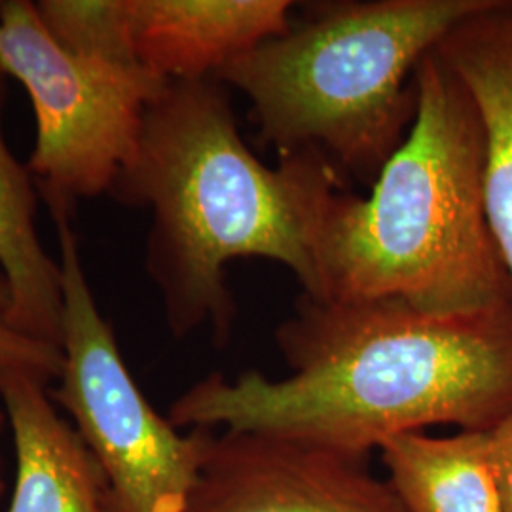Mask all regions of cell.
Returning a JSON list of instances; mask_svg holds the SVG:
<instances>
[{
    "instance_id": "cell-1",
    "label": "cell",
    "mask_w": 512,
    "mask_h": 512,
    "mask_svg": "<svg viewBox=\"0 0 512 512\" xmlns=\"http://www.w3.org/2000/svg\"><path fill=\"white\" fill-rule=\"evenodd\" d=\"M275 342L287 378L211 374L173 403L169 421L368 458L403 433L433 425L490 431L512 414V294L463 313L302 294Z\"/></svg>"
},
{
    "instance_id": "cell-2",
    "label": "cell",
    "mask_w": 512,
    "mask_h": 512,
    "mask_svg": "<svg viewBox=\"0 0 512 512\" xmlns=\"http://www.w3.org/2000/svg\"><path fill=\"white\" fill-rule=\"evenodd\" d=\"M342 190L336 165L313 148L262 164L239 133L226 86L202 78L165 84L109 196L150 213L145 268L169 330L184 338L209 325L222 344L236 317L232 260L277 262L306 296L321 298L319 249Z\"/></svg>"
},
{
    "instance_id": "cell-3",
    "label": "cell",
    "mask_w": 512,
    "mask_h": 512,
    "mask_svg": "<svg viewBox=\"0 0 512 512\" xmlns=\"http://www.w3.org/2000/svg\"><path fill=\"white\" fill-rule=\"evenodd\" d=\"M416 116L368 198L342 190L319 249V300H403L431 313L499 304L512 283L486 215V133L475 99L433 50Z\"/></svg>"
},
{
    "instance_id": "cell-4",
    "label": "cell",
    "mask_w": 512,
    "mask_h": 512,
    "mask_svg": "<svg viewBox=\"0 0 512 512\" xmlns=\"http://www.w3.org/2000/svg\"><path fill=\"white\" fill-rule=\"evenodd\" d=\"M492 0H366L319 6L287 33L224 67L264 141L313 148L376 181L416 116V69L463 19Z\"/></svg>"
},
{
    "instance_id": "cell-5",
    "label": "cell",
    "mask_w": 512,
    "mask_h": 512,
    "mask_svg": "<svg viewBox=\"0 0 512 512\" xmlns=\"http://www.w3.org/2000/svg\"><path fill=\"white\" fill-rule=\"evenodd\" d=\"M54 220L63 277V370L50 397L73 418L101 467L110 512H184L213 429L181 435L150 406L97 308L71 215Z\"/></svg>"
},
{
    "instance_id": "cell-6",
    "label": "cell",
    "mask_w": 512,
    "mask_h": 512,
    "mask_svg": "<svg viewBox=\"0 0 512 512\" xmlns=\"http://www.w3.org/2000/svg\"><path fill=\"white\" fill-rule=\"evenodd\" d=\"M0 71L31 99L37 141L25 165L52 217L110 194L167 84L141 63L65 50L29 0L0 2Z\"/></svg>"
},
{
    "instance_id": "cell-7",
    "label": "cell",
    "mask_w": 512,
    "mask_h": 512,
    "mask_svg": "<svg viewBox=\"0 0 512 512\" xmlns=\"http://www.w3.org/2000/svg\"><path fill=\"white\" fill-rule=\"evenodd\" d=\"M184 512H406L366 458L302 440L213 429Z\"/></svg>"
},
{
    "instance_id": "cell-8",
    "label": "cell",
    "mask_w": 512,
    "mask_h": 512,
    "mask_svg": "<svg viewBox=\"0 0 512 512\" xmlns=\"http://www.w3.org/2000/svg\"><path fill=\"white\" fill-rule=\"evenodd\" d=\"M289 0H122L137 61L171 80H202L289 31Z\"/></svg>"
},
{
    "instance_id": "cell-9",
    "label": "cell",
    "mask_w": 512,
    "mask_h": 512,
    "mask_svg": "<svg viewBox=\"0 0 512 512\" xmlns=\"http://www.w3.org/2000/svg\"><path fill=\"white\" fill-rule=\"evenodd\" d=\"M44 382L0 370L18 478L8 512H110L107 480L86 442L63 420Z\"/></svg>"
},
{
    "instance_id": "cell-10",
    "label": "cell",
    "mask_w": 512,
    "mask_h": 512,
    "mask_svg": "<svg viewBox=\"0 0 512 512\" xmlns=\"http://www.w3.org/2000/svg\"><path fill=\"white\" fill-rule=\"evenodd\" d=\"M435 50L461 78L482 118L486 215L512 283V2L492 0Z\"/></svg>"
},
{
    "instance_id": "cell-11",
    "label": "cell",
    "mask_w": 512,
    "mask_h": 512,
    "mask_svg": "<svg viewBox=\"0 0 512 512\" xmlns=\"http://www.w3.org/2000/svg\"><path fill=\"white\" fill-rule=\"evenodd\" d=\"M2 90L0 82V272L10 289L6 317L23 334L61 346V266L38 238L37 184L6 145Z\"/></svg>"
},
{
    "instance_id": "cell-12",
    "label": "cell",
    "mask_w": 512,
    "mask_h": 512,
    "mask_svg": "<svg viewBox=\"0 0 512 512\" xmlns=\"http://www.w3.org/2000/svg\"><path fill=\"white\" fill-rule=\"evenodd\" d=\"M380 450L406 512H503L488 431H414L385 440Z\"/></svg>"
},
{
    "instance_id": "cell-13",
    "label": "cell",
    "mask_w": 512,
    "mask_h": 512,
    "mask_svg": "<svg viewBox=\"0 0 512 512\" xmlns=\"http://www.w3.org/2000/svg\"><path fill=\"white\" fill-rule=\"evenodd\" d=\"M48 33L73 54L139 63L129 44L122 0H38Z\"/></svg>"
},
{
    "instance_id": "cell-14",
    "label": "cell",
    "mask_w": 512,
    "mask_h": 512,
    "mask_svg": "<svg viewBox=\"0 0 512 512\" xmlns=\"http://www.w3.org/2000/svg\"><path fill=\"white\" fill-rule=\"evenodd\" d=\"M0 370L27 372L44 384L57 382L63 370V348L23 334L0 308Z\"/></svg>"
},
{
    "instance_id": "cell-15",
    "label": "cell",
    "mask_w": 512,
    "mask_h": 512,
    "mask_svg": "<svg viewBox=\"0 0 512 512\" xmlns=\"http://www.w3.org/2000/svg\"><path fill=\"white\" fill-rule=\"evenodd\" d=\"M488 439L503 512H512V414L488 431Z\"/></svg>"
},
{
    "instance_id": "cell-16",
    "label": "cell",
    "mask_w": 512,
    "mask_h": 512,
    "mask_svg": "<svg viewBox=\"0 0 512 512\" xmlns=\"http://www.w3.org/2000/svg\"><path fill=\"white\" fill-rule=\"evenodd\" d=\"M6 421H8V416H6V408H4V404H2V399H0V439H2V431H4V425H6ZM4 494V476H2V454H0V497Z\"/></svg>"
},
{
    "instance_id": "cell-17",
    "label": "cell",
    "mask_w": 512,
    "mask_h": 512,
    "mask_svg": "<svg viewBox=\"0 0 512 512\" xmlns=\"http://www.w3.org/2000/svg\"><path fill=\"white\" fill-rule=\"evenodd\" d=\"M8 304H10V289H8L6 277L0 272V308L6 311L8 310Z\"/></svg>"
},
{
    "instance_id": "cell-18",
    "label": "cell",
    "mask_w": 512,
    "mask_h": 512,
    "mask_svg": "<svg viewBox=\"0 0 512 512\" xmlns=\"http://www.w3.org/2000/svg\"><path fill=\"white\" fill-rule=\"evenodd\" d=\"M0 82H4V74H2V71H0Z\"/></svg>"
}]
</instances>
